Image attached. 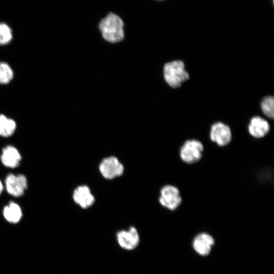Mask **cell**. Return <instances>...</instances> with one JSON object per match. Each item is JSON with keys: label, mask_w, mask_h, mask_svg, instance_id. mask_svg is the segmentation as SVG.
I'll use <instances>...</instances> for the list:
<instances>
[{"label": "cell", "mask_w": 274, "mask_h": 274, "mask_svg": "<svg viewBox=\"0 0 274 274\" xmlns=\"http://www.w3.org/2000/svg\"><path fill=\"white\" fill-rule=\"evenodd\" d=\"M21 155L15 147L8 145L4 148L1 155V160L4 165L14 168L18 166L21 161Z\"/></svg>", "instance_id": "cell-10"}, {"label": "cell", "mask_w": 274, "mask_h": 274, "mask_svg": "<svg viewBox=\"0 0 274 274\" xmlns=\"http://www.w3.org/2000/svg\"><path fill=\"white\" fill-rule=\"evenodd\" d=\"M16 128L15 121L3 114L0 115V135L9 137L12 135Z\"/></svg>", "instance_id": "cell-14"}, {"label": "cell", "mask_w": 274, "mask_h": 274, "mask_svg": "<svg viewBox=\"0 0 274 274\" xmlns=\"http://www.w3.org/2000/svg\"><path fill=\"white\" fill-rule=\"evenodd\" d=\"M124 23L122 19L113 13L109 14L100 22L99 28L104 39L110 43H118L124 37Z\"/></svg>", "instance_id": "cell-1"}, {"label": "cell", "mask_w": 274, "mask_h": 274, "mask_svg": "<svg viewBox=\"0 0 274 274\" xmlns=\"http://www.w3.org/2000/svg\"><path fill=\"white\" fill-rule=\"evenodd\" d=\"M116 237L119 246L126 250L134 249L140 243L139 232L134 226H130L127 230L119 231Z\"/></svg>", "instance_id": "cell-7"}, {"label": "cell", "mask_w": 274, "mask_h": 274, "mask_svg": "<svg viewBox=\"0 0 274 274\" xmlns=\"http://www.w3.org/2000/svg\"><path fill=\"white\" fill-rule=\"evenodd\" d=\"M3 215L8 222L15 224L21 220L22 212L20 207L17 203L12 201L4 207Z\"/></svg>", "instance_id": "cell-13"}, {"label": "cell", "mask_w": 274, "mask_h": 274, "mask_svg": "<svg viewBox=\"0 0 274 274\" xmlns=\"http://www.w3.org/2000/svg\"><path fill=\"white\" fill-rule=\"evenodd\" d=\"M13 76V71L11 66L6 62H0V84L9 83Z\"/></svg>", "instance_id": "cell-15"}, {"label": "cell", "mask_w": 274, "mask_h": 274, "mask_svg": "<svg viewBox=\"0 0 274 274\" xmlns=\"http://www.w3.org/2000/svg\"><path fill=\"white\" fill-rule=\"evenodd\" d=\"M214 244V239L210 235L202 233L195 237L193 246L197 253L201 255L206 256L209 254Z\"/></svg>", "instance_id": "cell-12"}, {"label": "cell", "mask_w": 274, "mask_h": 274, "mask_svg": "<svg viewBox=\"0 0 274 274\" xmlns=\"http://www.w3.org/2000/svg\"><path fill=\"white\" fill-rule=\"evenodd\" d=\"M99 170L105 179L112 180L123 174L124 167L117 157L110 156L104 158L100 162Z\"/></svg>", "instance_id": "cell-3"}, {"label": "cell", "mask_w": 274, "mask_h": 274, "mask_svg": "<svg viewBox=\"0 0 274 274\" xmlns=\"http://www.w3.org/2000/svg\"><path fill=\"white\" fill-rule=\"evenodd\" d=\"M203 146L202 143L196 140L186 141L180 151L181 159L188 164H193L198 161L202 157Z\"/></svg>", "instance_id": "cell-4"}, {"label": "cell", "mask_w": 274, "mask_h": 274, "mask_svg": "<svg viewBox=\"0 0 274 274\" xmlns=\"http://www.w3.org/2000/svg\"><path fill=\"white\" fill-rule=\"evenodd\" d=\"M261 107L263 113L269 118L274 116V99L272 96H267L263 98Z\"/></svg>", "instance_id": "cell-16"}, {"label": "cell", "mask_w": 274, "mask_h": 274, "mask_svg": "<svg viewBox=\"0 0 274 274\" xmlns=\"http://www.w3.org/2000/svg\"><path fill=\"white\" fill-rule=\"evenodd\" d=\"M3 188H4L3 184L2 183V182L0 181V194L3 191Z\"/></svg>", "instance_id": "cell-18"}, {"label": "cell", "mask_w": 274, "mask_h": 274, "mask_svg": "<svg viewBox=\"0 0 274 274\" xmlns=\"http://www.w3.org/2000/svg\"><path fill=\"white\" fill-rule=\"evenodd\" d=\"M72 197L74 201L83 209L90 208L95 201L90 188L86 185L77 186L73 191Z\"/></svg>", "instance_id": "cell-9"}, {"label": "cell", "mask_w": 274, "mask_h": 274, "mask_svg": "<svg viewBox=\"0 0 274 274\" xmlns=\"http://www.w3.org/2000/svg\"><path fill=\"white\" fill-rule=\"evenodd\" d=\"M13 38L12 30L4 22H0V45H5L11 41Z\"/></svg>", "instance_id": "cell-17"}, {"label": "cell", "mask_w": 274, "mask_h": 274, "mask_svg": "<svg viewBox=\"0 0 274 274\" xmlns=\"http://www.w3.org/2000/svg\"><path fill=\"white\" fill-rule=\"evenodd\" d=\"M158 200L162 206L173 211L180 205L182 198L176 187L166 185L161 188Z\"/></svg>", "instance_id": "cell-5"}, {"label": "cell", "mask_w": 274, "mask_h": 274, "mask_svg": "<svg viewBox=\"0 0 274 274\" xmlns=\"http://www.w3.org/2000/svg\"><path fill=\"white\" fill-rule=\"evenodd\" d=\"M269 128L268 122L259 116L253 117L248 126L250 134L257 139L264 136L269 132Z\"/></svg>", "instance_id": "cell-11"}, {"label": "cell", "mask_w": 274, "mask_h": 274, "mask_svg": "<svg viewBox=\"0 0 274 274\" xmlns=\"http://www.w3.org/2000/svg\"><path fill=\"white\" fill-rule=\"evenodd\" d=\"M164 78L168 85L173 88L179 87L182 83L189 78L181 60H174L166 63L163 68Z\"/></svg>", "instance_id": "cell-2"}, {"label": "cell", "mask_w": 274, "mask_h": 274, "mask_svg": "<svg viewBox=\"0 0 274 274\" xmlns=\"http://www.w3.org/2000/svg\"><path fill=\"white\" fill-rule=\"evenodd\" d=\"M210 135L211 140L220 146L227 145L231 140L229 127L222 122H217L212 126Z\"/></svg>", "instance_id": "cell-8"}, {"label": "cell", "mask_w": 274, "mask_h": 274, "mask_svg": "<svg viewBox=\"0 0 274 274\" xmlns=\"http://www.w3.org/2000/svg\"><path fill=\"white\" fill-rule=\"evenodd\" d=\"M27 185L26 177L22 174L15 175L10 174L7 176L5 180L7 192L15 197L22 196L27 188Z\"/></svg>", "instance_id": "cell-6"}]
</instances>
